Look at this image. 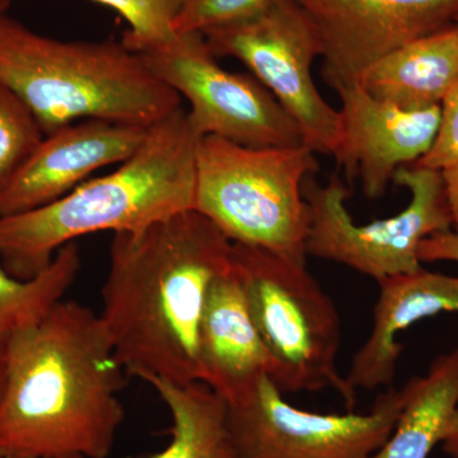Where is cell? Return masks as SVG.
Here are the masks:
<instances>
[{
    "label": "cell",
    "instance_id": "cell-1",
    "mask_svg": "<svg viewBox=\"0 0 458 458\" xmlns=\"http://www.w3.org/2000/svg\"><path fill=\"white\" fill-rule=\"evenodd\" d=\"M0 458H108L125 378L99 315L60 301L7 340Z\"/></svg>",
    "mask_w": 458,
    "mask_h": 458
},
{
    "label": "cell",
    "instance_id": "cell-2",
    "mask_svg": "<svg viewBox=\"0 0 458 458\" xmlns=\"http://www.w3.org/2000/svg\"><path fill=\"white\" fill-rule=\"evenodd\" d=\"M99 313L128 375L200 381L199 333L214 280L233 242L198 210L113 233Z\"/></svg>",
    "mask_w": 458,
    "mask_h": 458
},
{
    "label": "cell",
    "instance_id": "cell-3",
    "mask_svg": "<svg viewBox=\"0 0 458 458\" xmlns=\"http://www.w3.org/2000/svg\"><path fill=\"white\" fill-rule=\"evenodd\" d=\"M200 140L181 106L150 126L140 149L116 171L44 207L0 216V264L12 276L32 278L75 238L138 231L194 209Z\"/></svg>",
    "mask_w": 458,
    "mask_h": 458
},
{
    "label": "cell",
    "instance_id": "cell-4",
    "mask_svg": "<svg viewBox=\"0 0 458 458\" xmlns=\"http://www.w3.org/2000/svg\"><path fill=\"white\" fill-rule=\"evenodd\" d=\"M0 83L22 99L45 135L89 119L149 126L182 106L123 42L63 41L0 18Z\"/></svg>",
    "mask_w": 458,
    "mask_h": 458
},
{
    "label": "cell",
    "instance_id": "cell-5",
    "mask_svg": "<svg viewBox=\"0 0 458 458\" xmlns=\"http://www.w3.org/2000/svg\"><path fill=\"white\" fill-rule=\"evenodd\" d=\"M309 147L251 148L207 135L199 141L194 209L233 243L306 260Z\"/></svg>",
    "mask_w": 458,
    "mask_h": 458
},
{
    "label": "cell",
    "instance_id": "cell-6",
    "mask_svg": "<svg viewBox=\"0 0 458 458\" xmlns=\"http://www.w3.org/2000/svg\"><path fill=\"white\" fill-rule=\"evenodd\" d=\"M232 262L283 394L331 388L352 411L357 393L337 369L342 324L306 260L233 243Z\"/></svg>",
    "mask_w": 458,
    "mask_h": 458
},
{
    "label": "cell",
    "instance_id": "cell-7",
    "mask_svg": "<svg viewBox=\"0 0 458 458\" xmlns=\"http://www.w3.org/2000/svg\"><path fill=\"white\" fill-rule=\"evenodd\" d=\"M310 174L303 183L309 213L306 254L337 262L377 283L421 269L419 246L426 238L452 231L442 171L403 165L394 182L409 190L410 201L390 218L358 225L346 208L349 190L334 174L321 185Z\"/></svg>",
    "mask_w": 458,
    "mask_h": 458
},
{
    "label": "cell",
    "instance_id": "cell-8",
    "mask_svg": "<svg viewBox=\"0 0 458 458\" xmlns=\"http://www.w3.org/2000/svg\"><path fill=\"white\" fill-rule=\"evenodd\" d=\"M181 99L201 138H223L251 148L302 146L300 126L255 77L222 68L203 33H174L137 51Z\"/></svg>",
    "mask_w": 458,
    "mask_h": 458
},
{
    "label": "cell",
    "instance_id": "cell-9",
    "mask_svg": "<svg viewBox=\"0 0 458 458\" xmlns=\"http://www.w3.org/2000/svg\"><path fill=\"white\" fill-rule=\"evenodd\" d=\"M216 56L240 60L300 126L304 146L335 156L342 114L325 101L311 69L321 42L311 18L294 0H279L251 20L204 33Z\"/></svg>",
    "mask_w": 458,
    "mask_h": 458
},
{
    "label": "cell",
    "instance_id": "cell-10",
    "mask_svg": "<svg viewBox=\"0 0 458 458\" xmlns=\"http://www.w3.org/2000/svg\"><path fill=\"white\" fill-rule=\"evenodd\" d=\"M269 376L228 403L234 458H369L388 438L406 401L388 387L369 412L319 414L292 405Z\"/></svg>",
    "mask_w": 458,
    "mask_h": 458
},
{
    "label": "cell",
    "instance_id": "cell-11",
    "mask_svg": "<svg viewBox=\"0 0 458 458\" xmlns=\"http://www.w3.org/2000/svg\"><path fill=\"white\" fill-rule=\"evenodd\" d=\"M321 42V74L334 89L393 51L456 25L458 0H294Z\"/></svg>",
    "mask_w": 458,
    "mask_h": 458
},
{
    "label": "cell",
    "instance_id": "cell-12",
    "mask_svg": "<svg viewBox=\"0 0 458 458\" xmlns=\"http://www.w3.org/2000/svg\"><path fill=\"white\" fill-rule=\"evenodd\" d=\"M335 92L342 99V141L334 158L351 179H360L367 198H381L399 168L418 164L432 149L441 106L403 110L360 84Z\"/></svg>",
    "mask_w": 458,
    "mask_h": 458
},
{
    "label": "cell",
    "instance_id": "cell-13",
    "mask_svg": "<svg viewBox=\"0 0 458 458\" xmlns=\"http://www.w3.org/2000/svg\"><path fill=\"white\" fill-rule=\"evenodd\" d=\"M149 128L89 119L45 135L0 194V216L53 203L92 179L96 171L122 165L140 149Z\"/></svg>",
    "mask_w": 458,
    "mask_h": 458
},
{
    "label": "cell",
    "instance_id": "cell-14",
    "mask_svg": "<svg viewBox=\"0 0 458 458\" xmlns=\"http://www.w3.org/2000/svg\"><path fill=\"white\" fill-rule=\"evenodd\" d=\"M369 339L352 357L345 378L352 390L393 387L403 345L399 335L423 319L443 312L458 315V276L421 267L378 282Z\"/></svg>",
    "mask_w": 458,
    "mask_h": 458
},
{
    "label": "cell",
    "instance_id": "cell-15",
    "mask_svg": "<svg viewBox=\"0 0 458 458\" xmlns=\"http://www.w3.org/2000/svg\"><path fill=\"white\" fill-rule=\"evenodd\" d=\"M200 381L225 403L271 376L273 360L256 327L241 280L232 267L208 293L199 333Z\"/></svg>",
    "mask_w": 458,
    "mask_h": 458
},
{
    "label": "cell",
    "instance_id": "cell-16",
    "mask_svg": "<svg viewBox=\"0 0 458 458\" xmlns=\"http://www.w3.org/2000/svg\"><path fill=\"white\" fill-rule=\"evenodd\" d=\"M458 78V25L393 51L360 78L370 96L403 110L441 106Z\"/></svg>",
    "mask_w": 458,
    "mask_h": 458
},
{
    "label": "cell",
    "instance_id": "cell-17",
    "mask_svg": "<svg viewBox=\"0 0 458 458\" xmlns=\"http://www.w3.org/2000/svg\"><path fill=\"white\" fill-rule=\"evenodd\" d=\"M405 388L396 426L369 458H429L441 445L445 424L458 408V348L438 355L426 375L410 379Z\"/></svg>",
    "mask_w": 458,
    "mask_h": 458
},
{
    "label": "cell",
    "instance_id": "cell-18",
    "mask_svg": "<svg viewBox=\"0 0 458 458\" xmlns=\"http://www.w3.org/2000/svg\"><path fill=\"white\" fill-rule=\"evenodd\" d=\"M164 401L172 420L171 441L152 458H234L228 429V405L201 381L181 385L146 381Z\"/></svg>",
    "mask_w": 458,
    "mask_h": 458
},
{
    "label": "cell",
    "instance_id": "cell-19",
    "mask_svg": "<svg viewBox=\"0 0 458 458\" xmlns=\"http://www.w3.org/2000/svg\"><path fill=\"white\" fill-rule=\"evenodd\" d=\"M81 270L80 249L74 242L56 252L40 273L18 278L0 264V340L35 327L63 301Z\"/></svg>",
    "mask_w": 458,
    "mask_h": 458
},
{
    "label": "cell",
    "instance_id": "cell-20",
    "mask_svg": "<svg viewBox=\"0 0 458 458\" xmlns=\"http://www.w3.org/2000/svg\"><path fill=\"white\" fill-rule=\"evenodd\" d=\"M44 138L40 123L25 102L0 83V194Z\"/></svg>",
    "mask_w": 458,
    "mask_h": 458
},
{
    "label": "cell",
    "instance_id": "cell-21",
    "mask_svg": "<svg viewBox=\"0 0 458 458\" xmlns=\"http://www.w3.org/2000/svg\"><path fill=\"white\" fill-rule=\"evenodd\" d=\"M113 9L128 23L123 42L132 51L167 41L183 0H93Z\"/></svg>",
    "mask_w": 458,
    "mask_h": 458
},
{
    "label": "cell",
    "instance_id": "cell-22",
    "mask_svg": "<svg viewBox=\"0 0 458 458\" xmlns=\"http://www.w3.org/2000/svg\"><path fill=\"white\" fill-rule=\"evenodd\" d=\"M279 0H183L174 17V31L204 33L251 20Z\"/></svg>",
    "mask_w": 458,
    "mask_h": 458
},
{
    "label": "cell",
    "instance_id": "cell-23",
    "mask_svg": "<svg viewBox=\"0 0 458 458\" xmlns=\"http://www.w3.org/2000/svg\"><path fill=\"white\" fill-rule=\"evenodd\" d=\"M442 119L438 137L432 149L418 165L443 171L458 164V78L441 105Z\"/></svg>",
    "mask_w": 458,
    "mask_h": 458
},
{
    "label": "cell",
    "instance_id": "cell-24",
    "mask_svg": "<svg viewBox=\"0 0 458 458\" xmlns=\"http://www.w3.org/2000/svg\"><path fill=\"white\" fill-rule=\"evenodd\" d=\"M419 260L423 262H458V234L454 231L441 232L426 238L419 246Z\"/></svg>",
    "mask_w": 458,
    "mask_h": 458
},
{
    "label": "cell",
    "instance_id": "cell-25",
    "mask_svg": "<svg viewBox=\"0 0 458 458\" xmlns=\"http://www.w3.org/2000/svg\"><path fill=\"white\" fill-rule=\"evenodd\" d=\"M442 176L450 208L452 231L458 234V164L443 170Z\"/></svg>",
    "mask_w": 458,
    "mask_h": 458
},
{
    "label": "cell",
    "instance_id": "cell-26",
    "mask_svg": "<svg viewBox=\"0 0 458 458\" xmlns=\"http://www.w3.org/2000/svg\"><path fill=\"white\" fill-rule=\"evenodd\" d=\"M442 450L451 458H458V408L448 419L441 439Z\"/></svg>",
    "mask_w": 458,
    "mask_h": 458
},
{
    "label": "cell",
    "instance_id": "cell-27",
    "mask_svg": "<svg viewBox=\"0 0 458 458\" xmlns=\"http://www.w3.org/2000/svg\"><path fill=\"white\" fill-rule=\"evenodd\" d=\"M7 342L0 340V400H2L3 394H4L5 382H7Z\"/></svg>",
    "mask_w": 458,
    "mask_h": 458
},
{
    "label": "cell",
    "instance_id": "cell-28",
    "mask_svg": "<svg viewBox=\"0 0 458 458\" xmlns=\"http://www.w3.org/2000/svg\"><path fill=\"white\" fill-rule=\"evenodd\" d=\"M9 0H0V18L7 14Z\"/></svg>",
    "mask_w": 458,
    "mask_h": 458
},
{
    "label": "cell",
    "instance_id": "cell-29",
    "mask_svg": "<svg viewBox=\"0 0 458 458\" xmlns=\"http://www.w3.org/2000/svg\"><path fill=\"white\" fill-rule=\"evenodd\" d=\"M69 458H80V457H69Z\"/></svg>",
    "mask_w": 458,
    "mask_h": 458
},
{
    "label": "cell",
    "instance_id": "cell-30",
    "mask_svg": "<svg viewBox=\"0 0 458 458\" xmlns=\"http://www.w3.org/2000/svg\"><path fill=\"white\" fill-rule=\"evenodd\" d=\"M457 25H458V20H457Z\"/></svg>",
    "mask_w": 458,
    "mask_h": 458
}]
</instances>
